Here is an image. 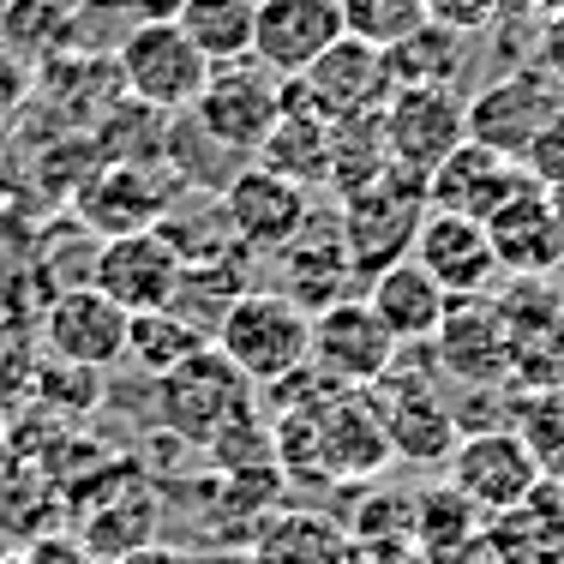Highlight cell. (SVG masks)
<instances>
[{"mask_svg": "<svg viewBox=\"0 0 564 564\" xmlns=\"http://www.w3.org/2000/svg\"><path fill=\"white\" fill-rule=\"evenodd\" d=\"M115 564H198L193 553H174V546H156V541H144V546H132L127 558H115Z\"/></svg>", "mask_w": 564, "mask_h": 564, "instance_id": "74e56055", "label": "cell"}, {"mask_svg": "<svg viewBox=\"0 0 564 564\" xmlns=\"http://www.w3.org/2000/svg\"><path fill=\"white\" fill-rule=\"evenodd\" d=\"M367 306L397 337V348H421V343L438 337V325H445V313H451V294L414 259H397V264H384V271L367 276Z\"/></svg>", "mask_w": 564, "mask_h": 564, "instance_id": "603a6c76", "label": "cell"}, {"mask_svg": "<svg viewBox=\"0 0 564 564\" xmlns=\"http://www.w3.org/2000/svg\"><path fill=\"white\" fill-rule=\"evenodd\" d=\"M487 240L505 276H558L564 271V223L541 181H529L510 205L487 217Z\"/></svg>", "mask_w": 564, "mask_h": 564, "instance_id": "d6986e66", "label": "cell"}, {"mask_svg": "<svg viewBox=\"0 0 564 564\" xmlns=\"http://www.w3.org/2000/svg\"><path fill=\"white\" fill-rule=\"evenodd\" d=\"M343 529H348V541H409V529H414V499L372 487V492H360V499H355V510L343 517ZM409 546H414V541H409Z\"/></svg>", "mask_w": 564, "mask_h": 564, "instance_id": "d6a6232c", "label": "cell"}, {"mask_svg": "<svg viewBox=\"0 0 564 564\" xmlns=\"http://www.w3.org/2000/svg\"><path fill=\"white\" fill-rule=\"evenodd\" d=\"M205 343H210L205 325H198V318H186V313H174V306L127 318V355L139 360V372H151V379H163V372L181 367V360H193Z\"/></svg>", "mask_w": 564, "mask_h": 564, "instance_id": "f546056e", "label": "cell"}, {"mask_svg": "<svg viewBox=\"0 0 564 564\" xmlns=\"http://www.w3.org/2000/svg\"><path fill=\"white\" fill-rule=\"evenodd\" d=\"M463 109H468V139L510 156V163H522L534 132H541L546 115L558 109V97L546 90V78L534 73V66H510L492 85H480L475 97H463Z\"/></svg>", "mask_w": 564, "mask_h": 564, "instance_id": "5bb4252c", "label": "cell"}, {"mask_svg": "<svg viewBox=\"0 0 564 564\" xmlns=\"http://www.w3.org/2000/svg\"><path fill=\"white\" fill-rule=\"evenodd\" d=\"M397 337L379 325V313L367 306V294H343V301L318 306L313 313V348L306 367L330 384V391H372L384 372L397 367Z\"/></svg>", "mask_w": 564, "mask_h": 564, "instance_id": "52a82bcc", "label": "cell"}, {"mask_svg": "<svg viewBox=\"0 0 564 564\" xmlns=\"http://www.w3.org/2000/svg\"><path fill=\"white\" fill-rule=\"evenodd\" d=\"M127 318L102 289H66L55 294V306L43 313V343L48 355L66 360V367H85V372H109L115 360H127Z\"/></svg>", "mask_w": 564, "mask_h": 564, "instance_id": "2e32d148", "label": "cell"}, {"mask_svg": "<svg viewBox=\"0 0 564 564\" xmlns=\"http://www.w3.org/2000/svg\"><path fill=\"white\" fill-rule=\"evenodd\" d=\"M379 174H391V144H384L379 115L330 120V193L348 198L360 186H372Z\"/></svg>", "mask_w": 564, "mask_h": 564, "instance_id": "f1b7e54d", "label": "cell"}, {"mask_svg": "<svg viewBox=\"0 0 564 564\" xmlns=\"http://www.w3.org/2000/svg\"><path fill=\"white\" fill-rule=\"evenodd\" d=\"M391 66H384V48L372 43H330L306 73L282 78V109H306L318 120H355V115H379L391 102Z\"/></svg>", "mask_w": 564, "mask_h": 564, "instance_id": "8992f818", "label": "cell"}, {"mask_svg": "<svg viewBox=\"0 0 564 564\" xmlns=\"http://www.w3.org/2000/svg\"><path fill=\"white\" fill-rule=\"evenodd\" d=\"M505 7H510V0H426V19L451 24V31H463V36H480V31L499 24Z\"/></svg>", "mask_w": 564, "mask_h": 564, "instance_id": "e575fe53", "label": "cell"}, {"mask_svg": "<svg viewBox=\"0 0 564 564\" xmlns=\"http://www.w3.org/2000/svg\"><path fill=\"white\" fill-rule=\"evenodd\" d=\"M414 558L421 564H487V510L475 499L438 480V487L414 492Z\"/></svg>", "mask_w": 564, "mask_h": 564, "instance_id": "7402d4cb", "label": "cell"}, {"mask_svg": "<svg viewBox=\"0 0 564 564\" xmlns=\"http://www.w3.org/2000/svg\"><path fill=\"white\" fill-rule=\"evenodd\" d=\"M282 115V78L264 73L259 61H235V66H210L205 90L193 102V120L217 151H247L259 156V144L271 139Z\"/></svg>", "mask_w": 564, "mask_h": 564, "instance_id": "ba28073f", "label": "cell"}, {"mask_svg": "<svg viewBox=\"0 0 564 564\" xmlns=\"http://www.w3.org/2000/svg\"><path fill=\"white\" fill-rule=\"evenodd\" d=\"M348 558V529L343 517L313 505H294V510H264L252 522V541L240 564H343Z\"/></svg>", "mask_w": 564, "mask_h": 564, "instance_id": "cb8c5ba5", "label": "cell"}, {"mask_svg": "<svg viewBox=\"0 0 564 564\" xmlns=\"http://www.w3.org/2000/svg\"><path fill=\"white\" fill-rule=\"evenodd\" d=\"M343 564H421L409 541H348Z\"/></svg>", "mask_w": 564, "mask_h": 564, "instance_id": "8d00e7d4", "label": "cell"}, {"mask_svg": "<svg viewBox=\"0 0 564 564\" xmlns=\"http://www.w3.org/2000/svg\"><path fill=\"white\" fill-rule=\"evenodd\" d=\"M276 264H282V294H289V301H301L306 313L343 301V282H355V264H348L337 210H313L301 235L276 252Z\"/></svg>", "mask_w": 564, "mask_h": 564, "instance_id": "ffe728a7", "label": "cell"}, {"mask_svg": "<svg viewBox=\"0 0 564 564\" xmlns=\"http://www.w3.org/2000/svg\"><path fill=\"white\" fill-rule=\"evenodd\" d=\"M487 564H564V480L541 475L522 505L487 517Z\"/></svg>", "mask_w": 564, "mask_h": 564, "instance_id": "44dd1931", "label": "cell"}, {"mask_svg": "<svg viewBox=\"0 0 564 564\" xmlns=\"http://www.w3.org/2000/svg\"><path fill=\"white\" fill-rule=\"evenodd\" d=\"M384 66H391V85H438V90H456L468 66V36L451 31V24H433L426 19L414 36H402L397 48H384Z\"/></svg>", "mask_w": 564, "mask_h": 564, "instance_id": "83f0119b", "label": "cell"}, {"mask_svg": "<svg viewBox=\"0 0 564 564\" xmlns=\"http://www.w3.org/2000/svg\"><path fill=\"white\" fill-rule=\"evenodd\" d=\"M259 163L282 174V181L294 186H330V120L306 115V109H282L271 139L259 144Z\"/></svg>", "mask_w": 564, "mask_h": 564, "instance_id": "484cf974", "label": "cell"}, {"mask_svg": "<svg viewBox=\"0 0 564 564\" xmlns=\"http://www.w3.org/2000/svg\"><path fill=\"white\" fill-rule=\"evenodd\" d=\"M451 487L463 492V499H475L487 517H499V510L522 505L534 487H541L546 468L534 463V451L522 445L510 426H487V433H463L451 451Z\"/></svg>", "mask_w": 564, "mask_h": 564, "instance_id": "4fadbf2b", "label": "cell"}, {"mask_svg": "<svg viewBox=\"0 0 564 564\" xmlns=\"http://www.w3.org/2000/svg\"><path fill=\"white\" fill-rule=\"evenodd\" d=\"M379 120H384V144H391V169L421 174V181L468 139L463 97L438 85H397Z\"/></svg>", "mask_w": 564, "mask_h": 564, "instance_id": "30bf717a", "label": "cell"}, {"mask_svg": "<svg viewBox=\"0 0 564 564\" xmlns=\"http://www.w3.org/2000/svg\"><path fill=\"white\" fill-rule=\"evenodd\" d=\"M90 289H102L120 313H163L181 301L186 264L169 247L163 228H139V235H115L90 259Z\"/></svg>", "mask_w": 564, "mask_h": 564, "instance_id": "9c48e42d", "label": "cell"}, {"mask_svg": "<svg viewBox=\"0 0 564 564\" xmlns=\"http://www.w3.org/2000/svg\"><path fill=\"white\" fill-rule=\"evenodd\" d=\"M529 186V169L510 163V156L487 151V144L463 139L456 151L426 174V210H451V217H468V223H487L499 205Z\"/></svg>", "mask_w": 564, "mask_h": 564, "instance_id": "ac0fdd59", "label": "cell"}, {"mask_svg": "<svg viewBox=\"0 0 564 564\" xmlns=\"http://www.w3.org/2000/svg\"><path fill=\"white\" fill-rule=\"evenodd\" d=\"M421 217H426V181L421 174H402V169L379 174L372 186L337 198V228H343L355 276H372V271H384V264L409 259L414 235H421Z\"/></svg>", "mask_w": 564, "mask_h": 564, "instance_id": "277c9868", "label": "cell"}, {"mask_svg": "<svg viewBox=\"0 0 564 564\" xmlns=\"http://www.w3.org/2000/svg\"><path fill=\"white\" fill-rule=\"evenodd\" d=\"M409 259L421 264L451 301H475V294H499L505 289V271H499V252H492V240H487V223L451 217V210H426Z\"/></svg>", "mask_w": 564, "mask_h": 564, "instance_id": "9a60e30c", "label": "cell"}, {"mask_svg": "<svg viewBox=\"0 0 564 564\" xmlns=\"http://www.w3.org/2000/svg\"><path fill=\"white\" fill-rule=\"evenodd\" d=\"M505 426L534 451V463L553 475L564 468V391H529V384H505Z\"/></svg>", "mask_w": 564, "mask_h": 564, "instance_id": "4dcf8cb0", "label": "cell"}, {"mask_svg": "<svg viewBox=\"0 0 564 564\" xmlns=\"http://www.w3.org/2000/svg\"><path fill=\"white\" fill-rule=\"evenodd\" d=\"M217 217L228 223V240L247 252H282L313 217V193L294 181H282L264 163H247L240 174H228Z\"/></svg>", "mask_w": 564, "mask_h": 564, "instance_id": "8fae6325", "label": "cell"}, {"mask_svg": "<svg viewBox=\"0 0 564 564\" xmlns=\"http://www.w3.org/2000/svg\"><path fill=\"white\" fill-rule=\"evenodd\" d=\"M217 343L240 372H247L259 391L282 384L289 372L306 367V348H313V313L301 301H289L282 289H247L217 313Z\"/></svg>", "mask_w": 564, "mask_h": 564, "instance_id": "6da1fadb", "label": "cell"}, {"mask_svg": "<svg viewBox=\"0 0 564 564\" xmlns=\"http://www.w3.org/2000/svg\"><path fill=\"white\" fill-rule=\"evenodd\" d=\"M522 169H529V181H541V186L564 181V102H558L553 115H546V127L534 132V144H529V156H522Z\"/></svg>", "mask_w": 564, "mask_h": 564, "instance_id": "836d02e7", "label": "cell"}, {"mask_svg": "<svg viewBox=\"0 0 564 564\" xmlns=\"http://www.w3.org/2000/svg\"><path fill=\"white\" fill-rule=\"evenodd\" d=\"M534 73L546 78V90L564 102V7L558 12H546V24H541V43H534Z\"/></svg>", "mask_w": 564, "mask_h": 564, "instance_id": "d590c367", "label": "cell"}, {"mask_svg": "<svg viewBox=\"0 0 564 564\" xmlns=\"http://www.w3.org/2000/svg\"><path fill=\"white\" fill-rule=\"evenodd\" d=\"M252 19H259V0H181L174 7V24L193 36V48L210 66L252 61Z\"/></svg>", "mask_w": 564, "mask_h": 564, "instance_id": "4316f807", "label": "cell"}, {"mask_svg": "<svg viewBox=\"0 0 564 564\" xmlns=\"http://www.w3.org/2000/svg\"><path fill=\"white\" fill-rule=\"evenodd\" d=\"M343 7L337 0H259L252 19V61L276 78L306 73L330 43H343Z\"/></svg>", "mask_w": 564, "mask_h": 564, "instance_id": "e0dca14e", "label": "cell"}, {"mask_svg": "<svg viewBox=\"0 0 564 564\" xmlns=\"http://www.w3.org/2000/svg\"><path fill=\"white\" fill-rule=\"evenodd\" d=\"M372 397H379V414H384V433H391V451L402 463H451L456 438H463V426H456V402L445 397V372H438L433 348H414V360L384 372L379 384H372Z\"/></svg>", "mask_w": 564, "mask_h": 564, "instance_id": "7a4b0ae2", "label": "cell"}, {"mask_svg": "<svg viewBox=\"0 0 564 564\" xmlns=\"http://www.w3.org/2000/svg\"><path fill=\"white\" fill-rule=\"evenodd\" d=\"M546 198H553V210H558V223H564V181H553V186H546Z\"/></svg>", "mask_w": 564, "mask_h": 564, "instance_id": "f35d334b", "label": "cell"}, {"mask_svg": "<svg viewBox=\"0 0 564 564\" xmlns=\"http://www.w3.org/2000/svg\"><path fill=\"white\" fill-rule=\"evenodd\" d=\"M120 85L132 90V102H144L151 115H181L198 102V90H205L210 78V61L193 48V36L181 31L174 19H144L127 31V43H120Z\"/></svg>", "mask_w": 564, "mask_h": 564, "instance_id": "5b68a950", "label": "cell"}, {"mask_svg": "<svg viewBox=\"0 0 564 564\" xmlns=\"http://www.w3.org/2000/svg\"><path fill=\"white\" fill-rule=\"evenodd\" d=\"M259 384L223 355L217 343H205L193 360H181L174 372L156 379V421L169 433H181L186 445H210L223 426H235L240 414H252Z\"/></svg>", "mask_w": 564, "mask_h": 564, "instance_id": "3957f363", "label": "cell"}, {"mask_svg": "<svg viewBox=\"0 0 564 564\" xmlns=\"http://www.w3.org/2000/svg\"><path fill=\"white\" fill-rule=\"evenodd\" d=\"M163 210H169V186H156L151 174L132 169V163L102 169L97 181L78 193V217L97 228L102 240L139 235V228H156V223H163Z\"/></svg>", "mask_w": 564, "mask_h": 564, "instance_id": "d4e9b609", "label": "cell"}, {"mask_svg": "<svg viewBox=\"0 0 564 564\" xmlns=\"http://www.w3.org/2000/svg\"><path fill=\"white\" fill-rule=\"evenodd\" d=\"M426 348H433L438 372L456 379V384H468V391H505L510 384V360H517V348H510V325L499 313V294L451 301L445 325H438V337Z\"/></svg>", "mask_w": 564, "mask_h": 564, "instance_id": "7c38bea8", "label": "cell"}, {"mask_svg": "<svg viewBox=\"0 0 564 564\" xmlns=\"http://www.w3.org/2000/svg\"><path fill=\"white\" fill-rule=\"evenodd\" d=\"M337 7H343V31L372 48H397L402 36H414L426 24V0H337Z\"/></svg>", "mask_w": 564, "mask_h": 564, "instance_id": "1f68e13d", "label": "cell"}, {"mask_svg": "<svg viewBox=\"0 0 564 564\" xmlns=\"http://www.w3.org/2000/svg\"><path fill=\"white\" fill-rule=\"evenodd\" d=\"M558 289H564V282H558Z\"/></svg>", "mask_w": 564, "mask_h": 564, "instance_id": "ab89813d", "label": "cell"}]
</instances>
